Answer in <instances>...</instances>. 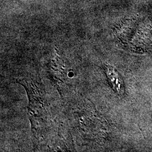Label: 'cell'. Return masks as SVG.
<instances>
[{"instance_id":"3957f363","label":"cell","mask_w":152,"mask_h":152,"mask_svg":"<svg viewBox=\"0 0 152 152\" xmlns=\"http://www.w3.org/2000/svg\"><path fill=\"white\" fill-rule=\"evenodd\" d=\"M49 74L53 81L62 82L66 77L65 63L59 57L56 56L49 63Z\"/></svg>"},{"instance_id":"6da1fadb","label":"cell","mask_w":152,"mask_h":152,"mask_svg":"<svg viewBox=\"0 0 152 152\" xmlns=\"http://www.w3.org/2000/svg\"><path fill=\"white\" fill-rule=\"evenodd\" d=\"M17 82L24 86L27 92L28 115L33 135L38 139L42 135L48 116L42 88L38 82L31 79H19Z\"/></svg>"},{"instance_id":"7a4b0ae2","label":"cell","mask_w":152,"mask_h":152,"mask_svg":"<svg viewBox=\"0 0 152 152\" xmlns=\"http://www.w3.org/2000/svg\"><path fill=\"white\" fill-rule=\"evenodd\" d=\"M103 69L112 89L118 95H123L125 92V87L119 73L113 67L108 64H104Z\"/></svg>"}]
</instances>
